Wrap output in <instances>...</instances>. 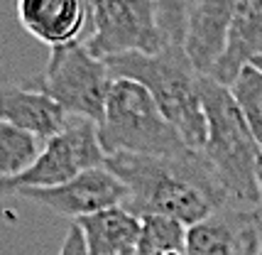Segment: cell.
I'll return each instance as SVG.
<instances>
[{
    "mask_svg": "<svg viewBox=\"0 0 262 255\" xmlns=\"http://www.w3.org/2000/svg\"><path fill=\"white\" fill-rule=\"evenodd\" d=\"M105 167L125 186L123 206L137 219L160 216L191 228L230 206L211 164L196 150L174 157L118 152L105 157Z\"/></svg>",
    "mask_w": 262,
    "mask_h": 255,
    "instance_id": "1",
    "label": "cell"
},
{
    "mask_svg": "<svg viewBox=\"0 0 262 255\" xmlns=\"http://www.w3.org/2000/svg\"><path fill=\"white\" fill-rule=\"evenodd\" d=\"M98 142L108 155H149L174 157L191 147L182 140L155 98L130 79H113L105 96V113L98 123Z\"/></svg>",
    "mask_w": 262,
    "mask_h": 255,
    "instance_id": "4",
    "label": "cell"
},
{
    "mask_svg": "<svg viewBox=\"0 0 262 255\" xmlns=\"http://www.w3.org/2000/svg\"><path fill=\"white\" fill-rule=\"evenodd\" d=\"M111 71L105 61L93 57L83 42L52 49L47 67L25 79L27 91L42 93L67 116L86 118L96 125L105 113V96L111 86Z\"/></svg>",
    "mask_w": 262,
    "mask_h": 255,
    "instance_id": "5",
    "label": "cell"
},
{
    "mask_svg": "<svg viewBox=\"0 0 262 255\" xmlns=\"http://www.w3.org/2000/svg\"><path fill=\"white\" fill-rule=\"evenodd\" d=\"M233 3L228 0H196L186 3L182 49L199 76L208 79L221 61L228 42Z\"/></svg>",
    "mask_w": 262,
    "mask_h": 255,
    "instance_id": "10",
    "label": "cell"
},
{
    "mask_svg": "<svg viewBox=\"0 0 262 255\" xmlns=\"http://www.w3.org/2000/svg\"><path fill=\"white\" fill-rule=\"evenodd\" d=\"M257 255H262V245H260V253H257Z\"/></svg>",
    "mask_w": 262,
    "mask_h": 255,
    "instance_id": "20",
    "label": "cell"
},
{
    "mask_svg": "<svg viewBox=\"0 0 262 255\" xmlns=\"http://www.w3.org/2000/svg\"><path fill=\"white\" fill-rule=\"evenodd\" d=\"M260 192H262V164H260Z\"/></svg>",
    "mask_w": 262,
    "mask_h": 255,
    "instance_id": "19",
    "label": "cell"
},
{
    "mask_svg": "<svg viewBox=\"0 0 262 255\" xmlns=\"http://www.w3.org/2000/svg\"><path fill=\"white\" fill-rule=\"evenodd\" d=\"M103 164L105 152L98 142V125L86 118L69 116L64 128L45 140L39 157L23 174L0 179V197L25 189H52L67 184L74 177Z\"/></svg>",
    "mask_w": 262,
    "mask_h": 255,
    "instance_id": "7",
    "label": "cell"
},
{
    "mask_svg": "<svg viewBox=\"0 0 262 255\" xmlns=\"http://www.w3.org/2000/svg\"><path fill=\"white\" fill-rule=\"evenodd\" d=\"M257 59H262V0L233 3L226 52L208 79L230 86L240 71L252 67Z\"/></svg>",
    "mask_w": 262,
    "mask_h": 255,
    "instance_id": "12",
    "label": "cell"
},
{
    "mask_svg": "<svg viewBox=\"0 0 262 255\" xmlns=\"http://www.w3.org/2000/svg\"><path fill=\"white\" fill-rule=\"evenodd\" d=\"M79 226L89 255H133L142 231V219L125 206L98 211L74 221Z\"/></svg>",
    "mask_w": 262,
    "mask_h": 255,
    "instance_id": "14",
    "label": "cell"
},
{
    "mask_svg": "<svg viewBox=\"0 0 262 255\" xmlns=\"http://www.w3.org/2000/svg\"><path fill=\"white\" fill-rule=\"evenodd\" d=\"M169 250H186V226L171 219L147 216L133 255H164Z\"/></svg>",
    "mask_w": 262,
    "mask_h": 255,
    "instance_id": "17",
    "label": "cell"
},
{
    "mask_svg": "<svg viewBox=\"0 0 262 255\" xmlns=\"http://www.w3.org/2000/svg\"><path fill=\"white\" fill-rule=\"evenodd\" d=\"M15 197L39 204L57 216L79 221L98 211L123 206L127 192L120 184V179L103 164L74 177L67 184L52 186V189H25V192H17Z\"/></svg>",
    "mask_w": 262,
    "mask_h": 255,
    "instance_id": "8",
    "label": "cell"
},
{
    "mask_svg": "<svg viewBox=\"0 0 262 255\" xmlns=\"http://www.w3.org/2000/svg\"><path fill=\"white\" fill-rule=\"evenodd\" d=\"M228 89L262 152V71L255 67H245Z\"/></svg>",
    "mask_w": 262,
    "mask_h": 255,
    "instance_id": "16",
    "label": "cell"
},
{
    "mask_svg": "<svg viewBox=\"0 0 262 255\" xmlns=\"http://www.w3.org/2000/svg\"><path fill=\"white\" fill-rule=\"evenodd\" d=\"M111 79H130L155 98L162 116L191 150L206 145V113L201 103V76L189 64L182 47L160 54H123L105 59Z\"/></svg>",
    "mask_w": 262,
    "mask_h": 255,
    "instance_id": "3",
    "label": "cell"
},
{
    "mask_svg": "<svg viewBox=\"0 0 262 255\" xmlns=\"http://www.w3.org/2000/svg\"><path fill=\"white\" fill-rule=\"evenodd\" d=\"M67 113L42 93L27 91L23 83H15L0 64V123H12L49 140L67 123Z\"/></svg>",
    "mask_w": 262,
    "mask_h": 255,
    "instance_id": "13",
    "label": "cell"
},
{
    "mask_svg": "<svg viewBox=\"0 0 262 255\" xmlns=\"http://www.w3.org/2000/svg\"><path fill=\"white\" fill-rule=\"evenodd\" d=\"M57 255H89L86 250V243H83V236H81L79 226L76 223H71L67 231V238H64V243L59 248Z\"/></svg>",
    "mask_w": 262,
    "mask_h": 255,
    "instance_id": "18",
    "label": "cell"
},
{
    "mask_svg": "<svg viewBox=\"0 0 262 255\" xmlns=\"http://www.w3.org/2000/svg\"><path fill=\"white\" fill-rule=\"evenodd\" d=\"M83 45L103 61L123 54H160L171 47L157 17V3L149 0L89 3Z\"/></svg>",
    "mask_w": 262,
    "mask_h": 255,
    "instance_id": "6",
    "label": "cell"
},
{
    "mask_svg": "<svg viewBox=\"0 0 262 255\" xmlns=\"http://www.w3.org/2000/svg\"><path fill=\"white\" fill-rule=\"evenodd\" d=\"M262 206H223L186 228V255H257Z\"/></svg>",
    "mask_w": 262,
    "mask_h": 255,
    "instance_id": "9",
    "label": "cell"
},
{
    "mask_svg": "<svg viewBox=\"0 0 262 255\" xmlns=\"http://www.w3.org/2000/svg\"><path fill=\"white\" fill-rule=\"evenodd\" d=\"M17 20L42 45L59 47L83 42L89 30V3L81 0H20Z\"/></svg>",
    "mask_w": 262,
    "mask_h": 255,
    "instance_id": "11",
    "label": "cell"
},
{
    "mask_svg": "<svg viewBox=\"0 0 262 255\" xmlns=\"http://www.w3.org/2000/svg\"><path fill=\"white\" fill-rule=\"evenodd\" d=\"M201 103L206 113V145L201 155L211 164L228 204L262 206V152L230 89L201 76Z\"/></svg>",
    "mask_w": 262,
    "mask_h": 255,
    "instance_id": "2",
    "label": "cell"
},
{
    "mask_svg": "<svg viewBox=\"0 0 262 255\" xmlns=\"http://www.w3.org/2000/svg\"><path fill=\"white\" fill-rule=\"evenodd\" d=\"M42 140L12 123H0V179L23 174L42 152Z\"/></svg>",
    "mask_w": 262,
    "mask_h": 255,
    "instance_id": "15",
    "label": "cell"
}]
</instances>
